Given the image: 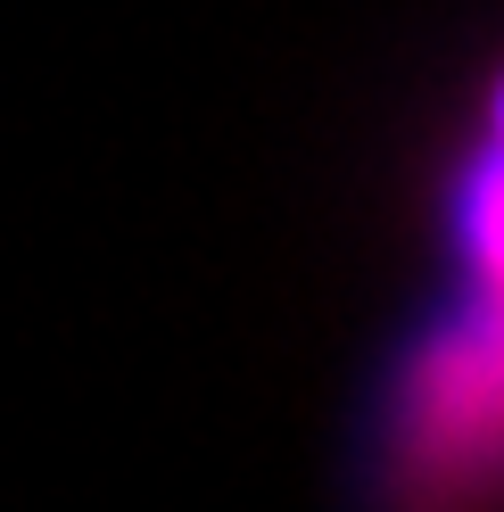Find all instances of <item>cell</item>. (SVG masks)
Wrapping results in <instances>:
<instances>
[{
    "label": "cell",
    "mask_w": 504,
    "mask_h": 512,
    "mask_svg": "<svg viewBox=\"0 0 504 512\" xmlns=\"http://www.w3.org/2000/svg\"><path fill=\"white\" fill-rule=\"evenodd\" d=\"M389 446L414 496L504 488V281H480L471 306L422 339Z\"/></svg>",
    "instance_id": "cell-1"
},
{
    "label": "cell",
    "mask_w": 504,
    "mask_h": 512,
    "mask_svg": "<svg viewBox=\"0 0 504 512\" xmlns=\"http://www.w3.org/2000/svg\"><path fill=\"white\" fill-rule=\"evenodd\" d=\"M463 248H471V281H504V91L488 116V149L463 182Z\"/></svg>",
    "instance_id": "cell-2"
}]
</instances>
